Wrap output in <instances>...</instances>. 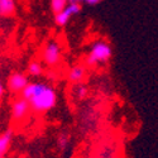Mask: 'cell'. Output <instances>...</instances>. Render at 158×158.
Instances as JSON below:
<instances>
[{"label":"cell","instance_id":"6da1fadb","mask_svg":"<svg viewBox=\"0 0 158 158\" xmlns=\"http://www.w3.org/2000/svg\"><path fill=\"white\" fill-rule=\"evenodd\" d=\"M20 96L29 101L32 111L37 114L47 113L57 105V91L43 81H31Z\"/></svg>","mask_w":158,"mask_h":158},{"label":"cell","instance_id":"7a4b0ae2","mask_svg":"<svg viewBox=\"0 0 158 158\" xmlns=\"http://www.w3.org/2000/svg\"><path fill=\"white\" fill-rule=\"evenodd\" d=\"M113 57V48L110 43L105 39H96L90 44L86 56L84 60V64L87 69H94L99 64L108 63Z\"/></svg>","mask_w":158,"mask_h":158},{"label":"cell","instance_id":"3957f363","mask_svg":"<svg viewBox=\"0 0 158 158\" xmlns=\"http://www.w3.org/2000/svg\"><path fill=\"white\" fill-rule=\"evenodd\" d=\"M41 61L48 69H55L56 66H58L62 61L61 44L57 41H55V39L47 41L43 44L42 51H41Z\"/></svg>","mask_w":158,"mask_h":158},{"label":"cell","instance_id":"277c9868","mask_svg":"<svg viewBox=\"0 0 158 158\" xmlns=\"http://www.w3.org/2000/svg\"><path fill=\"white\" fill-rule=\"evenodd\" d=\"M31 82L28 73H24L22 71H14L11 72L6 81V89L13 95H20L22 91L28 86Z\"/></svg>","mask_w":158,"mask_h":158},{"label":"cell","instance_id":"5b68a950","mask_svg":"<svg viewBox=\"0 0 158 158\" xmlns=\"http://www.w3.org/2000/svg\"><path fill=\"white\" fill-rule=\"evenodd\" d=\"M31 111H32V109H31L29 101L22 98L20 95L18 98H15L14 101L10 105V118H11V120L15 123H20V122L25 120Z\"/></svg>","mask_w":158,"mask_h":158},{"label":"cell","instance_id":"8992f818","mask_svg":"<svg viewBox=\"0 0 158 158\" xmlns=\"http://www.w3.org/2000/svg\"><path fill=\"white\" fill-rule=\"evenodd\" d=\"M82 10V6L80 3H69L67 6H66L61 13H58V14L55 15V23L57 27H66V25L69 24V22L78 15Z\"/></svg>","mask_w":158,"mask_h":158},{"label":"cell","instance_id":"52a82bcc","mask_svg":"<svg viewBox=\"0 0 158 158\" xmlns=\"http://www.w3.org/2000/svg\"><path fill=\"white\" fill-rule=\"evenodd\" d=\"M87 76V67L85 64L80 63L76 64L73 67H71L67 71V75H66V78L71 85H76V84H81L85 81V78Z\"/></svg>","mask_w":158,"mask_h":158},{"label":"cell","instance_id":"ba28073f","mask_svg":"<svg viewBox=\"0 0 158 158\" xmlns=\"http://www.w3.org/2000/svg\"><path fill=\"white\" fill-rule=\"evenodd\" d=\"M17 14L15 0H0V18H13Z\"/></svg>","mask_w":158,"mask_h":158},{"label":"cell","instance_id":"9c48e42d","mask_svg":"<svg viewBox=\"0 0 158 158\" xmlns=\"http://www.w3.org/2000/svg\"><path fill=\"white\" fill-rule=\"evenodd\" d=\"M13 142V130L6 129L0 133V158H5Z\"/></svg>","mask_w":158,"mask_h":158},{"label":"cell","instance_id":"30bf717a","mask_svg":"<svg viewBox=\"0 0 158 158\" xmlns=\"http://www.w3.org/2000/svg\"><path fill=\"white\" fill-rule=\"evenodd\" d=\"M44 72V69H43V64L41 61H37V60H32L28 62V66H27V73L28 76L31 77H34V78H38L41 77Z\"/></svg>","mask_w":158,"mask_h":158},{"label":"cell","instance_id":"8fae6325","mask_svg":"<svg viewBox=\"0 0 158 158\" xmlns=\"http://www.w3.org/2000/svg\"><path fill=\"white\" fill-rule=\"evenodd\" d=\"M73 96L77 99V100H85L89 95V87L81 82V84H76L73 85V91H72Z\"/></svg>","mask_w":158,"mask_h":158},{"label":"cell","instance_id":"7c38bea8","mask_svg":"<svg viewBox=\"0 0 158 158\" xmlns=\"http://www.w3.org/2000/svg\"><path fill=\"white\" fill-rule=\"evenodd\" d=\"M70 140H71L70 134L62 131V133H60V134L57 135V139H56L57 148H58L60 151H66V149L69 148V146H70Z\"/></svg>","mask_w":158,"mask_h":158},{"label":"cell","instance_id":"4fadbf2b","mask_svg":"<svg viewBox=\"0 0 158 158\" xmlns=\"http://www.w3.org/2000/svg\"><path fill=\"white\" fill-rule=\"evenodd\" d=\"M67 4H69L67 0H51V2H49L51 11L56 15V14L61 13L66 6H67Z\"/></svg>","mask_w":158,"mask_h":158},{"label":"cell","instance_id":"5bb4252c","mask_svg":"<svg viewBox=\"0 0 158 158\" xmlns=\"http://www.w3.org/2000/svg\"><path fill=\"white\" fill-rule=\"evenodd\" d=\"M102 0H81V3H85L86 5H90V6H95L98 4H100Z\"/></svg>","mask_w":158,"mask_h":158},{"label":"cell","instance_id":"9a60e30c","mask_svg":"<svg viewBox=\"0 0 158 158\" xmlns=\"http://www.w3.org/2000/svg\"><path fill=\"white\" fill-rule=\"evenodd\" d=\"M4 93H5V87H4L3 82L0 81V99H2V98L4 96Z\"/></svg>","mask_w":158,"mask_h":158},{"label":"cell","instance_id":"2e32d148","mask_svg":"<svg viewBox=\"0 0 158 158\" xmlns=\"http://www.w3.org/2000/svg\"><path fill=\"white\" fill-rule=\"evenodd\" d=\"M69 3H81V0H67Z\"/></svg>","mask_w":158,"mask_h":158}]
</instances>
